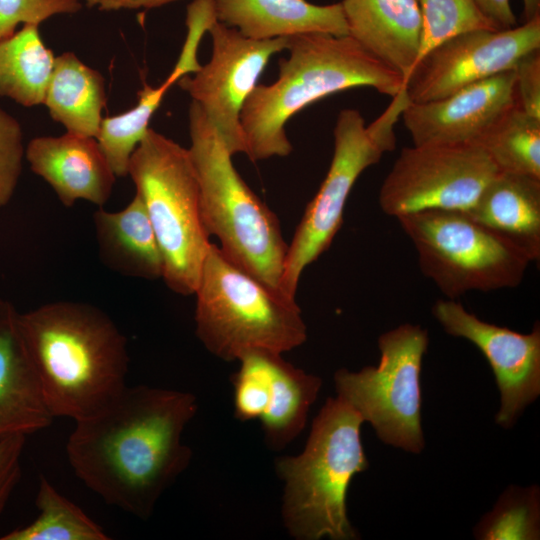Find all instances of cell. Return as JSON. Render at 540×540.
<instances>
[{
  "mask_svg": "<svg viewBox=\"0 0 540 540\" xmlns=\"http://www.w3.org/2000/svg\"><path fill=\"white\" fill-rule=\"evenodd\" d=\"M197 409L190 392L126 386L97 413L74 421L66 443L69 464L108 505L148 519L190 464L182 434Z\"/></svg>",
  "mask_w": 540,
  "mask_h": 540,
  "instance_id": "1",
  "label": "cell"
},
{
  "mask_svg": "<svg viewBox=\"0 0 540 540\" xmlns=\"http://www.w3.org/2000/svg\"><path fill=\"white\" fill-rule=\"evenodd\" d=\"M19 329L53 417H90L127 386V341L89 303L55 301L18 315Z\"/></svg>",
  "mask_w": 540,
  "mask_h": 540,
  "instance_id": "2",
  "label": "cell"
},
{
  "mask_svg": "<svg viewBox=\"0 0 540 540\" xmlns=\"http://www.w3.org/2000/svg\"><path fill=\"white\" fill-rule=\"evenodd\" d=\"M289 57L279 61V75L257 84L241 112L246 155L252 161L291 153L288 120L308 105L334 93L370 87L396 96L403 77L349 35L307 33L289 37Z\"/></svg>",
  "mask_w": 540,
  "mask_h": 540,
  "instance_id": "3",
  "label": "cell"
},
{
  "mask_svg": "<svg viewBox=\"0 0 540 540\" xmlns=\"http://www.w3.org/2000/svg\"><path fill=\"white\" fill-rule=\"evenodd\" d=\"M359 414L341 398H328L312 423L304 450L276 459L284 481L282 516L299 540H353L358 535L346 508L353 477L369 467Z\"/></svg>",
  "mask_w": 540,
  "mask_h": 540,
  "instance_id": "4",
  "label": "cell"
},
{
  "mask_svg": "<svg viewBox=\"0 0 540 540\" xmlns=\"http://www.w3.org/2000/svg\"><path fill=\"white\" fill-rule=\"evenodd\" d=\"M189 134L188 152L208 235L218 239V247L232 262L282 291L288 244L276 214L241 178L231 153L194 101L189 107Z\"/></svg>",
  "mask_w": 540,
  "mask_h": 540,
  "instance_id": "5",
  "label": "cell"
},
{
  "mask_svg": "<svg viewBox=\"0 0 540 540\" xmlns=\"http://www.w3.org/2000/svg\"><path fill=\"white\" fill-rule=\"evenodd\" d=\"M194 294L197 337L225 361L250 349L282 354L307 339L295 297L236 265L216 244L209 247Z\"/></svg>",
  "mask_w": 540,
  "mask_h": 540,
  "instance_id": "6",
  "label": "cell"
},
{
  "mask_svg": "<svg viewBox=\"0 0 540 540\" xmlns=\"http://www.w3.org/2000/svg\"><path fill=\"white\" fill-rule=\"evenodd\" d=\"M128 175L162 254V279L176 294H194L211 242L188 149L149 128L130 157Z\"/></svg>",
  "mask_w": 540,
  "mask_h": 540,
  "instance_id": "7",
  "label": "cell"
},
{
  "mask_svg": "<svg viewBox=\"0 0 540 540\" xmlns=\"http://www.w3.org/2000/svg\"><path fill=\"white\" fill-rule=\"evenodd\" d=\"M408 103L403 89L369 125L356 109L339 112L328 172L287 247L281 279V290L286 295L295 297L305 268L331 246L343 223L346 201L356 180L386 152L395 149V126Z\"/></svg>",
  "mask_w": 540,
  "mask_h": 540,
  "instance_id": "8",
  "label": "cell"
},
{
  "mask_svg": "<svg viewBox=\"0 0 540 540\" xmlns=\"http://www.w3.org/2000/svg\"><path fill=\"white\" fill-rule=\"evenodd\" d=\"M397 219L416 249L421 272L447 299L517 287L532 262L467 212L429 210Z\"/></svg>",
  "mask_w": 540,
  "mask_h": 540,
  "instance_id": "9",
  "label": "cell"
},
{
  "mask_svg": "<svg viewBox=\"0 0 540 540\" xmlns=\"http://www.w3.org/2000/svg\"><path fill=\"white\" fill-rule=\"evenodd\" d=\"M378 347L377 366L335 372L337 397L370 423L383 443L418 454L425 448L420 373L428 332L405 323L380 335Z\"/></svg>",
  "mask_w": 540,
  "mask_h": 540,
  "instance_id": "10",
  "label": "cell"
},
{
  "mask_svg": "<svg viewBox=\"0 0 540 540\" xmlns=\"http://www.w3.org/2000/svg\"><path fill=\"white\" fill-rule=\"evenodd\" d=\"M500 171L478 143L404 147L379 192L393 217L429 211L471 212Z\"/></svg>",
  "mask_w": 540,
  "mask_h": 540,
  "instance_id": "11",
  "label": "cell"
},
{
  "mask_svg": "<svg viewBox=\"0 0 540 540\" xmlns=\"http://www.w3.org/2000/svg\"><path fill=\"white\" fill-rule=\"evenodd\" d=\"M208 32L212 39L209 62L193 76H182L178 85L201 107L231 155L246 154L242 108L270 58L287 50L289 37L254 40L219 21Z\"/></svg>",
  "mask_w": 540,
  "mask_h": 540,
  "instance_id": "12",
  "label": "cell"
},
{
  "mask_svg": "<svg viewBox=\"0 0 540 540\" xmlns=\"http://www.w3.org/2000/svg\"><path fill=\"white\" fill-rule=\"evenodd\" d=\"M540 50V15L520 26L459 34L419 60L405 80L411 103L444 98L457 90L515 68Z\"/></svg>",
  "mask_w": 540,
  "mask_h": 540,
  "instance_id": "13",
  "label": "cell"
},
{
  "mask_svg": "<svg viewBox=\"0 0 540 540\" xmlns=\"http://www.w3.org/2000/svg\"><path fill=\"white\" fill-rule=\"evenodd\" d=\"M432 314L446 333L474 344L489 363L500 392L495 422L511 428L540 395V326L528 334L485 322L455 299L438 300Z\"/></svg>",
  "mask_w": 540,
  "mask_h": 540,
  "instance_id": "14",
  "label": "cell"
},
{
  "mask_svg": "<svg viewBox=\"0 0 540 540\" xmlns=\"http://www.w3.org/2000/svg\"><path fill=\"white\" fill-rule=\"evenodd\" d=\"M516 104L515 68L434 101L409 102L402 112L414 145L477 143Z\"/></svg>",
  "mask_w": 540,
  "mask_h": 540,
  "instance_id": "15",
  "label": "cell"
},
{
  "mask_svg": "<svg viewBox=\"0 0 540 540\" xmlns=\"http://www.w3.org/2000/svg\"><path fill=\"white\" fill-rule=\"evenodd\" d=\"M25 158L65 207L79 200L103 207L111 196L116 176L96 138L69 132L36 137L25 148Z\"/></svg>",
  "mask_w": 540,
  "mask_h": 540,
  "instance_id": "16",
  "label": "cell"
},
{
  "mask_svg": "<svg viewBox=\"0 0 540 540\" xmlns=\"http://www.w3.org/2000/svg\"><path fill=\"white\" fill-rule=\"evenodd\" d=\"M19 312L0 297V441L27 436L53 422L18 324Z\"/></svg>",
  "mask_w": 540,
  "mask_h": 540,
  "instance_id": "17",
  "label": "cell"
},
{
  "mask_svg": "<svg viewBox=\"0 0 540 540\" xmlns=\"http://www.w3.org/2000/svg\"><path fill=\"white\" fill-rule=\"evenodd\" d=\"M348 35L404 79L419 47L418 0H343ZM405 84V83H404Z\"/></svg>",
  "mask_w": 540,
  "mask_h": 540,
  "instance_id": "18",
  "label": "cell"
},
{
  "mask_svg": "<svg viewBox=\"0 0 540 540\" xmlns=\"http://www.w3.org/2000/svg\"><path fill=\"white\" fill-rule=\"evenodd\" d=\"M217 21L254 40L307 33L348 35L341 3L307 0H213Z\"/></svg>",
  "mask_w": 540,
  "mask_h": 540,
  "instance_id": "19",
  "label": "cell"
},
{
  "mask_svg": "<svg viewBox=\"0 0 540 540\" xmlns=\"http://www.w3.org/2000/svg\"><path fill=\"white\" fill-rule=\"evenodd\" d=\"M98 254L110 270L131 278H162V254L141 198L122 210L99 207L93 214Z\"/></svg>",
  "mask_w": 540,
  "mask_h": 540,
  "instance_id": "20",
  "label": "cell"
},
{
  "mask_svg": "<svg viewBox=\"0 0 540 540\" xmlns=\"http://www.w3.org/2000/svg\"><path fill=\"white\" fill-rule=\"evenodd\" d=\"M469 214L539 260L540 179L499 172Z\"/></svg>",
  "mask_w": 540,
  "mask_h": 540,
  "instance_id": "21",
  "label": "cell"
},
{
  "mask_svg": "<svg viewBox=\"0 0 540 540\" xmlns=\"http://www.w3.org/2000/svg\"><path fill=\"white\" fill-rule=\"evenodd\" d=\"M43 104L66 132L96 138L106 104L105 82L74 53L55 57Z\"/></svg>",
  "mask_w": 540,
  "mask_h": 540,
  "instance_id": "22",
  "label": "cell"
},
{
  "mask_svg": "<svg viewBox=\"0 0 540 540\" xmlns=\"http://www.w3.org/2000/svg\"><path fill=\"white\" fill-rule=\"evenodd\" d=\"M39 25L24 24L0 39V96L24 107L43 104L55 56L44 44Z\"/></svg>",
  "mask_w": 540,
  "mask_h": 540,
  "instance_id": "23",
  "label": "cell"
},
{
  "mask_svg": "<svg viewBox=\"0 0 540 540\" xmlns=\"http://www.w3.org/2000/svg\"><path fill=\"white\" fill-rule=\"evenodd\" d=\"M321 386L320 377L293 366L280 353L275 356L270 400L260 418L270 449L281 450L300 434Z\"/></svg>",
  "mask_w": 540,
  "mask_h": 540,
  "instance_id": "24",
  "label": "cell"
},
{
  "mask_svg": "<svg viewBox=\"0 0 540 540\" xmlns=\"http://www.w3.org/2000/svg\"><path fill=\"white\" fill-rule=\"evenodd\" d=\"M477 143L500 172L540 179V119L517 104L504 112Z\"/></svg>",
  "mask_w": 540,
  "mask_h": 540,
  "instance_id": "25",
  "label": "cell"
},
{
  "mask_svg": "<svg viewBox=\"0 0 540 540\" xmlns=\"http://www.w3.org/2000/svg\"><path fill=\"white\" fill-rule=\"evenodd\" d=\"M38 516L0 540H109L104 529L43 475L35 497Z\"/></svg>",
  "mask_w": 540,
  "mask_h": 540,
  "instance_id": "26",
  "label": "cell"
},
{
  "mask_svg": "<svg viewBox=\"0 0 540 540\" xmlns=\"http://www.w3.org/2000/svg\"><path fill=\"white\" fill-rule=\"evenodd\" d=\"M174 83L168 77L156 88L145 84L133 108L102 118L96 140L116 177L128 175L130 157L147 134L153 114Z\"/></svg>",
  "mask_w": 540,
  "mask_h": 540,
  "instance_id": "27",
  "label": "cell"
},
{
  "mask_svg": "<svg viewBox=\"0 0 540 540\" xmlns=\"http://www.w3.org/2000/svg\"><path fill=\"white\" fill-rule=\"evenodd\" d=\"M479 540H538L540 538V489L537 485L507 487L492 510L476 524Z\"/></svg>",
  "mask_w": 540,
  "mask_h": 540,
  "instance_id": "28",
  "label": "cell"
},
{
  "mask_svg": "<svg viewBox=\"0 0 540 540\" xmlns=\"http://www.w3.org/2000/svg\"><path fill=\"white\" fill-rule=\"evenodd\" d=\"M418 3L421 31L415 64L435 47L459 34L500 29L473 0H418Z\"/></svg>",
  "mask_w": 540,
  "mask_h": 540,
  "instance_id": "29",
  "label": "cell"
},
{
  "mask_svg": "<svg viewBox=\"0 0 540 540\" xmlns=\"http://www.w3.org/2000/svg\"><path fill=\"white\" fill-rule=\"evenodd\" d=\"M277 354L269 350L250 349L238 357L240 369L231 379L234 386V411L239 420L260 419L266 411Z\"/></svg>",
  "mask_w": 540,
  "mask_h": 540,
  "instance_id": "30",
  "label": "cell"
},
{
  "mask_svg": "<svg viewBox=\"0 0 540 540\" xmlns=\"http://www.w3.org/2000/svg\"><path fill=\"white\" fill-rule=\"evenodd\" d=\"M24 157L22 127L0 107V208L5 207L14 195Z\"/></svg>",
  "mask_w": 540,
  "mask_h": 540,
  "instance_id": "31",
  "label": "cell"
},
{
  "mask_svg": "<svg viewBox=\"0 0 540 540\" xmlns=\"http://www.w3.org/2000/svg\"><path fill=\"white\" fill-rule=\"evenodd\" d=\"M81 8L80 0H0V39L11 36L19 24L39 25L53 15Z\"/></svg>",
  "mask_w": 540,
  "mask_h": 540,
  "instance_id": "32",
  "label": "cell"
},
{
  "mask_svg": "<svg viewBox=\"0 0 540 540\" xmlns=\"http://www.w3.org/2000/svg\"><path fill=\"white\" fill-rule=\"evenodd\" d=\"M217 21L213 0H194L187 9L188 35L184 48L172 73L179 79L189 72H196L201 65L196 59L199 40L212 23Z\"/></svg>",
  "mask_w": 540,
  "mask_h": 540,
  "instance_id": "33",
  "label": "cell"
},
{
  "mask_svg": "<svg viewBox=\"0 0 540 540\" xmlns=\"http://www.w3.org/2000/svg\"><path fill=\"white\" fill-rule=\"evenodd\" d=\"M516 104L527 114L540 119V53L533 51L515 66Z\"/></svg>",
  "mask_w": 540,
  "mask_h": 540,
  "instance_id": "34",
  "label": "cell"
},
{
  "mask_svg": "<svg viewBox=\"0 0 540 540\" xmlns=\"http://www.w3.org/2000/svg\"><path fill=\"white\" fill-rule=\"evenodd\" d=\"M26 436L16 435L0 441V514L5 509L21 478V458Z\"/></svg>",
  "mask_w": 540,
  "mask_h": 540,
  "instance_id": "35",
  "label": "cell"
},
{
  "mask_svg": "<svg viewBox=\"0 0 540 540\" xmlns=\"http://www.w3.org/2000/svg\"><path fill=\"white\" fill-rule=\"evenodd\" d=\"M481 12L492 20L500 29L516 25V16L510 0H473Z\"/></svg>",
  "mask_w": 540,
  "mask_h": 540,
  "instance_id": "36",
  "label": "cell"
},
{
  "mask_svg": "<svg viewBox=\"0 0 540 540\" xmlns=\"http://www.w3.org/2000/svg\"><path fill=\"white\" fill-rule=\"evenodd\" d=\"M177 0H85L88 7L102 11L121 9L155 8Z\"/></svg>",
  "mask_w": 540,
  "mask_h": 540,
  "instance_id": "37",
  "label": "cell"
},
{
  "mask_svg": "<svg viewBox=\"0 0 540 540\" xmlns=\"http://www.w3.org/2000/svg\"><path fill=\"white\" fill-rule=\"evenodd\" d=\"M526 21L540 15V0H522Z\"/></svg>",
  "mask_w": 540,
  "mask_h": 540,
  "instance_id": "38",
  "label": "cell"
}]
</instances>
